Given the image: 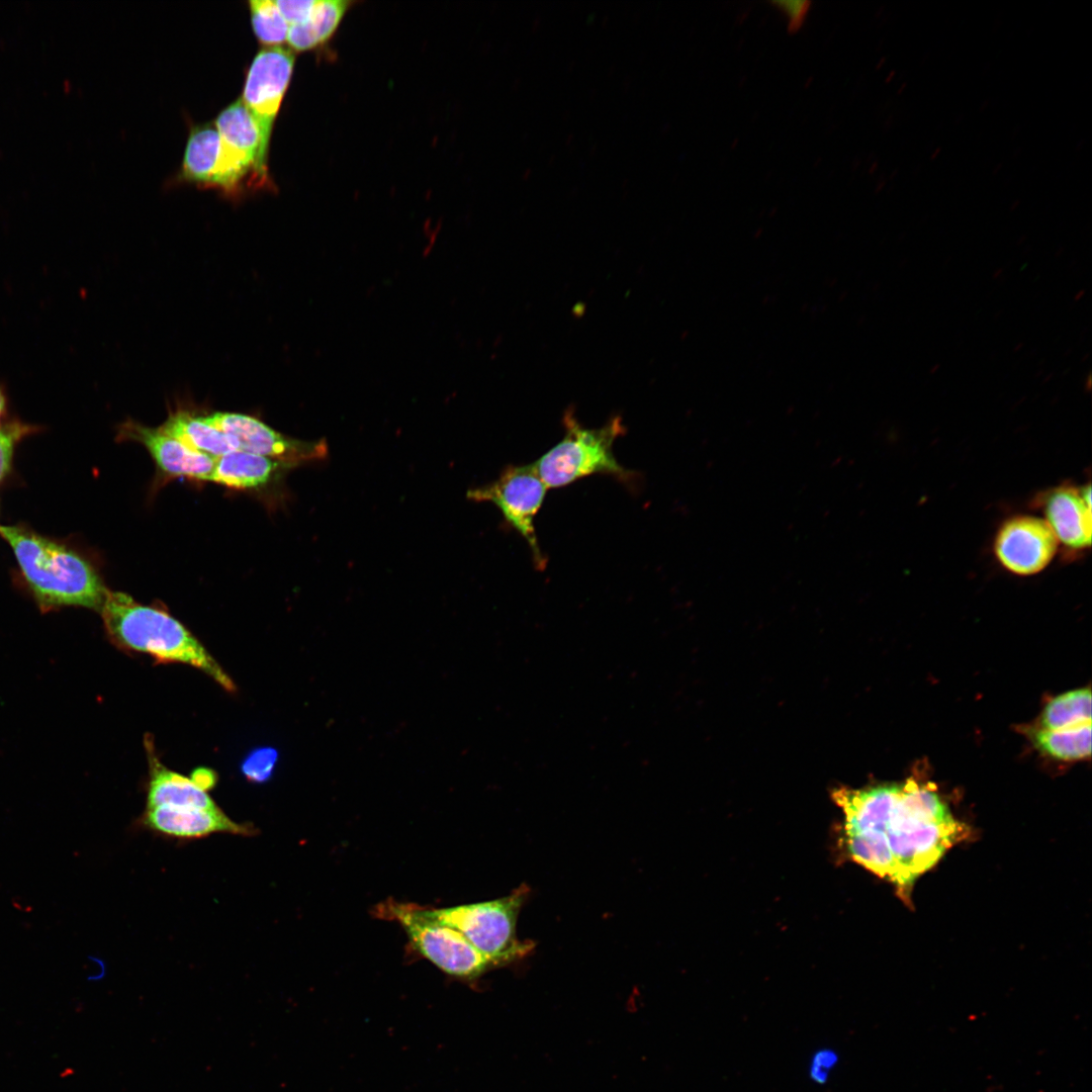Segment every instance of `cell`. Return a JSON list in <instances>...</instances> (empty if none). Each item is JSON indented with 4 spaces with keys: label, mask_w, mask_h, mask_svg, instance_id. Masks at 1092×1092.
Returning a JSON list of instances; mask_svg holds the SVG:
<instances>
[{
    "label": "cell",
    "mask_w": 1092,
    "mask_h": 1092,
    "mask_svg": "<svg viewBox=\"0 0 1092 1092\" xmlns=\"http://www.w3.org/2000/svg\"><path fill=\"white\" fill-rule=\"evenodd\" d=\"M291 467L269 457L237 450L215 458L208 480L234 488H254L277 480Z\"/></svg>",
    "instance_id": "cell-16"
},
{
    "label": "cell",
    "mask_w": 1092,
    "mask_h": 1092,
    "mask_svg": "<svg viewBox=\"0 0 1092 1092\" xmlns=\"http://www.w3.org/2000/svg\"><path fill=\"white\" fill-rule=\"evenodd\" d=\"M316 0H276L275 5L287 24L293 25L305 20Z\"/></svg>",
    "instance_id": "cell-26"
},
{
    "label": "cell",
    "mask_w": 1092,
    "mask_h": 1092,
    "mask_svg": "<svg viewBox=\"0 0 1092 1092\" xmlns=\"http://www.w3.org/2000/svg\"><path fill=\"white\" fill-rule=\"evenodd\" d=\"M215 126L219 134V153L210 184L233 190L252 169L265 177L268 147L242 100L223 109Z\"/></svg>",
    "instance_id": "cell-8"
},
{
    "label": "cell",
    "mask_w": 1092,
    "mask_h": 1092,
    "mask_svg": "<svg viewBox=\"0 0 1092 1092\" xmlns=\"http://www.w3.org/2000/svg\"><path fill=\"white\" fill-rule=\"evenodd\" d=\"M7 398L3 388L0 386V421L6 411Z\"/></svg>",
    "instance_id": "cell-29"
},
{
    "label": "cell",
    "mask_w": 1092,
    "mask_h": 1092,
    "mask_svg": "<svg viewBox=\"0 0 1092 1092\" xmlns=\"http://www.w3.org/2000/svg\"><path fill=\"white\" fill-rule=\"evenodd\" d=\"M293 66L291 51L270 47L256 55L247 75L242 102L256 120L267 147Z\"/></svg>",
    "instance_id": "cell-10"
},
{
    "label": "cell",
    "mask_w": 1092,
    "mask_h": 1092,
    "mask_svg": "<svg viewBox=\"0 0 1092 1092\" xmlns=\"http://www.w3.org/2000/svg\"><path fill=\"white\" fill-rule=\"evenodd\" d=\"M837 1062V1056L833 1051L822 1050L818 1051L810 1066V1076L817 1083H825L829 1072L835 1066Z\"/></svg>",
    "instance_id": "cell-27"
},
{
    "label": "cell",
    "mask_w": 1092,
    "mask_h": 1092,
    "mask_svg": "<svg viewBox=\"0 0 1092 1092\" xmlns=\"http://www.w3.org/2000/svg\"><path fill=\"white\" fill-rule=\"evenodd\" d=\"M206 418L214 427L235 438L240 450L269 457L292 467L323 460L329 453L326 440L302 441L287 437L251 416L216 412Z\"/></svg>",
    "instance_id": "cell-9"
},
{
    "label": "cell",
    "mask_w": 1092,
    "mask_h": 1092,
    "mask_svg": "<svg viewBox=\"0 0 1092 1092\" xmlns=\"http://www.w3.org/2000/svg\"><path fill=\"white\" fill-rule=\"evenodd\" d=\"M1091 712L1090 689L1073 690L1045 705L1038 728L1055 730L1091 723Z\"/></svg>",
    "instance_id": "cell-21"
},
{
    "label": "cell",
    "mask_w": 1092,
    "mask_h": 1092,
    "mask_svg": "<svg viewBox=\"0 0 1092 1092\" xmlns=\"http://www.w3.org/2000/svg\"><path fill=\"white\" fill-rule=\"evenodd\" d=\"M160 429L188 448L213 458L240 450L236 439L214 427L206 416L176 413Z\"/></svg>",
    "instance_id": "cell-17"
},
{
    "label": "cell",
    "mask_w": 1092,
    "mask_h": 1092,
    "mask_svg": "<svg viewBox=\"0 0 1092 1092\" xmlns=\"http://www.w3.org/2000/svg\"><path fill=\"white\" fill-rule=\"evenodd\" d=\"M547 486L533 464L510 465L492 482L468 490V498L489 502L508 524L528 543L535 566L542 570L547 559L539 546L534 519L543 505Z\"/></svg>",
    "instance_id": "cell-7"
},
{
    "label": "cell",
    "mask_w": 1092,
    "mask_h": 1092,
    "mask_svg": "<svg viewBox=\"0 0 1092 1092\" xmlns=\"http://www.w3.org/2000/svg\"><path fill=\"white\" fill-rule=\"evenodd\" d=\"M1044 521L1058 543L1071 551L1088 549L1091 545V488L1059 486L1043 493L1039 499Z\"/></svg>",
    "instance_id": "cell-12"
},
{
    "label": "cell",
    "mask_w": 1092,
    "mask_h": 1092,
    "mask_svg": "<svg viewBox=\"0 0 1092 1092\" xmlns=\"http://www.w3.org/2000/svg\"><path fill=\"white\" fill-rule=\"evenodd\" d=\"M563 438L533 464L547 488H557L592 474H609L623 481L632 478L616 459L613 446L625 432L621 417L615 416L600 428L581 426L567 411Z\"/></svg>",
    "instance_id": "cell-4"
},
{
    "label": "cell",
    "mask_w": 1092,
    "mask_h": 1092,
    "mask_svg": "<svg viewBox=\"0 0 1092 1092\" xmlns=\"http://www.w3.org/2000/svg\"><path fill=\"white\" fill-rule=\"evenodd\" d=\"M250 9L254 32L262 43L276 47L286 40L289 25L274 1L252 0Z\"/></svg>",
    "instance_id": "cell-22"
},
{
    "label": "cell",
    "mask_w": 1092,
    "mask_h": 1092,
    "mask_svg": "<svg viewBox=\"0 0 1092 1092\" xmlns=\"http://www.w3.org/2000/svg\"><path fill=\"white\" fill-rule=\"evenodd\" d=\"M771 5L786 16L789 29L796 31L802 26L810 10L811 2L805 0H780L772 1Z\"/></svg>",
    "instance_id": "cell-25"
},
{
    "label": "cell",
    "mask_w": 1092,
    "mask_h": 1092,
    "mask_svg": "<svg viewBox=\"0 0 1092 1092\" xmlns=\"http://www.w3.org/2000/svg\"><path fill=\"white\" fill-rule=\"evenodd\" d=\"M277 758L278 753L274 748H256L242 761V774L252 783L263 784L271 778Z\"/></svg>",
    "instance_id": "cell-23"
},
{
    "label": "cell",
    "mask_w": 1092,
    "mask_h": 1092,
    "mask_svg": "<svg viewBox=\"0 0 1092 1092\" xmlns=\"http://www.w3.org/2000/svg\"><path fill=\"white\" fill-rule=\"evenodd\" d=\"M219 153V134L215 125L207 123L190 132L182 164L184 179L210 183Z\"/></svg>",
    "instance_id": "cell-19"
},
{
    "label": "cell",
    "mask_w": 1092,
    "mask_h": 1092,
    "mask_svg": "<svg viewBox=\"0 0 1092 1092\" xmlns=\"http://www.w3.org/2000/svg\"><path fill=\"white\" fill-rule=\"evenodd\" d=\"M120 435L143 444L168 475L208 480L213 469L215 458L188 448L160 428L129 421L121 426Z\"/></svg>",
    "instance_id": "cell-13"
},
{
    "label": "cell",
    "mask_w": 1092,
    "mask_h": 1092,
    "mask_svg": "<svg viewBox=\"0 0 1092 1092\" xmlns=\"http://www.w3.org/2000/svg\"><path fill=\"white\" fill-rule=\"evenodd\" d=\"M149 754L151 779L148 788L147 808L169 806L190 809H219L206 791L191 778L165 767L154 753V747L146 742Z\"/></svg>",
    "instance_id": "cell-15"
},
{
    "label": "cell",
    "mask_w": 1092,
    "mask_h": 1092,
    "mask_svg": "<svg viewBox=\"0 0 1092 1092\" xmlns=\"http://www.w3.org/2000/svg\"><path fill=\"white\" fill-rule=\"evenodd\" d=\"M144 823L157 832L182 838H197L218 832L242 835L255 832L252 825L233 821L220 809L147 808Z\"/></svg>",
    "instance_id": "cell-14"
},
{
    "label": "cell",
    "mask_w": 1092,
    "mask_h": 1092,
    "mask_svg": "<svg viewBox=\"0 0 1092 1092\" xmlns=\"http://www.w3.org/2000/svg\"><path fill=\"white\" fill-rule=\"evenodd\" d=\"M1058 540L1043 519L1017 516L1003 523L994 541L1000 564L1017 575L1042 571L1058 551Z\"/></svg>",
    "instance_id": "cell-11"
},
{
    "label": "cell",
    "mask_w": 1092,
    "mask_h": 1092,
    "mask_svg": "<svg viewBox=\"0 0 1092 1092\" xmlns=\"http://www.w3.org/2000/svg\"><path fill=\"white\" fill-rule=\"evenodd\" d=\"M525 886L506 897L447 908H424L432 919L460 932L493 967L520 960L534 947L518 939L517 919Z\"/></svg>",
    "instance_id": "cell-5"
},
{
    "label": "cell",
    "mask_w": 1092,
    "mask_h": 1092,
    "mask_svg": "<svg viewBox=\"0 0 1092 1092\" xmlns=\"http://www.w3.org/2000/svg\"><path fill=\"white\" fill-rule=\"evenodd\" d=\"M375 913L397 922L413 947L453 978L472 981L493 967L460 932L432 919L421 906L387 900Z\"/></svg>",
    "instance_id": "cell-6"
},
{
    "label": "cell",
    "mask_w": 1092,
    "mask_h": 1092,
    "mask_svg": "<svg viewBox=\"0 0 1092 1092\" xmlns=\"http://www.w3.org/2000/svg\"><path fill=\"white\" fill-rule=\"evenodd\" d=\"M191 780L202 790L208 791L216 784V775L209 768H196L191 775Z\"/></svg>",
    "instance_id": "cell-28"
},
{
    "label": "cell",
    "mask_w": 1092,
    "mask_h": 1092,
    "mask_svg": "<svg viewBox=\"0 0 1092 1092\" xmlns=\"http://www.w3.org/2000/svg\"><path fill=\"white\" fill-rule=\"evenodd\" d=\"M1091 723L1062 729L1036 728L1032 738L1036 747L1061 760H1076L1091 754Z\"/></svg>",
    "instance_id": "cell-20"
},
{
    "label": "cell",
    "mask_w": 1092,
    "mask_h": 1092,
    "mask_svg": "<svg viewBox=\"0 0 1092 1092\" xmlns=\"http://www.w3.org/2000/svg\"><path fill=\"white\" fill-rule=\"evenodd\" d=\"M0 535L42 611L73 606L100 612L108 589L80 554L24 527L0 526Z\"/></svg>",
    "instance_id": "cell-2"
},
{
    "label": "cell",
    "mask_w": 1092,
    "mask_h": 1092,
    "mask_svg": "<svg viewBox=\"0 0 1092 1092\" xmlns=\"http://www.w3.org/2000/svg\"><path fill=\"white\" fill-rule=\"evenodd\" d=\"M1084 294H1085V290H1080V291H1079V293L1075 295V300H1079V299H1080V297H1081L1082 295H1084Z\"/></svg>",
    "instance_id": "cell-30"
},
{
    "label": "cell",
    "mask_w": 1092,
    "mask_h": 1092,
    "mask_svg": "<svg viewBox=\"0 0 1092 1092\" xmlns=\"http://www.w3.org/2000/svg\"><path fill=\"white\" fill-rule=\"evenodd\" d=\"M858 832L883 838L895 864L894 884L906 891L963 836L964 826L931 784L909 779L885 786L878 816Z\"/></svg>",
    "instance_id": "cell-1"
},
{
    "label": "cell",
    "mask_w": 1092,
    "mask_h": 1092,
    "mask_svg": "<svg viewBox=\"0 0 1092 1092\" xmlns=\"http://www.w3.org/2000/svg\"><path fill=\"white\" fill-rule=\"evenodd\" d=\"M36 428L18 420L6 423L0 428V481L10 470L14 448L26 435Z\"/></svg>",
    "instance_id": "cell-24"
},
{
    "label": "cell",
    "mask_w": 1092,
    "mask_h": 1092,
    "mask_svg": "<svg viewBox=\"0 0 1092 1092\" xmlns=\"http://www.w3.org/2000/svg\"><path fill=\"white\" fill-rule=\"evenodd\" d=\"M106 633L120 648L145 652L156 661L196 667L228 692L236 686L191 632L167 612L135 602L121 592H109L100 610Z\"/></svg>",
    "instance_id": "cell-3"
},
{
    "label": "cell",
    "mask_w": 1092,
    "mask_h": 1092,
    "mask_svg": "<svg viewBox=\"0 0 1092 1092\" xmlns=\"http://www.w3.org/2000/svg\"><path fill=\"white\" fill-rule=\"evenodd\" d=\"M349 4L345 0H316L305 20L289 26L286 38L289 46L301 52L326 42L339 26Z\"/></svg>",
    "instance_id": "cell-18"
}]
</instances>
